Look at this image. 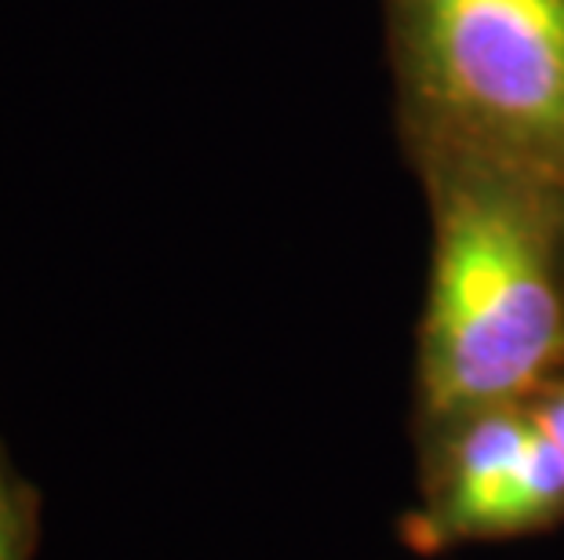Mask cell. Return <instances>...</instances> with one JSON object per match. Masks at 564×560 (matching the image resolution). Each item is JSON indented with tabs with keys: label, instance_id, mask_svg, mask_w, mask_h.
Instances as JSON below:
<instances>
[{
	"label": "cell",
	"instance_id": "3957f363",
	"mask_svg": "<svg viewBox=\"0 0 564 560\" xmlns=\"http://www.w3.org/2000/svg\"><path fill=\"white\" fill-rule=\"evenodd\" d=\"M434 88L488 131L564 146V0H412Z\"/></svg>",
	"mask_w": 564,
	"mask_h": 560
},
{
	"label": "cell",
	"instance_id": "277c9868",
	"mask_svg": "<svg viewBox=\"0 0 564 560\" xmlns=\"http://www.w3.org/2000/svg\"><path fill=\"white\" fill-rule=\"evenodd\" d=\"M528 411H532L539 430L554 440V448L564 455V378H550V383L528 400Z\"/></svg>",
	"mask_w": 564,
	"mask_h": 560
},
{
	"label": "cell",
	"instance_id": "6da1fadb",
	"mask_svg": "<svg viewBox=\"0 0 564 560\" xmlns=\"http://www.w3.org/2000/svg\"><path fill=\"white\" fill-rule=\"evenodd\" d=\"M564 364V270L546 222L496 183L441 211L419 345L430 433L477 411L528 404Z\"/></svg>",
	"mask_w": 564,
	"mask_h": 560
},
{
	"label": "cell",
	"instance_id": "5b68a950",
	"mask_svg": "<svg viewBox=\"0 0 564 560\" xmlns=\"http://www.w3.org/2000/svg\"><path fill=\"white\" fill-rule=\"evenodd\" d=\"M15 517L8 509V498L0 495V560H15Z\"/></svg>",
	"mask_w": 564,
	"mask_h": 560
},
{
	"label": "cell",
	"instance_id": "7a4b0ae2",
	"mask_svg": "<svg viewBox=\"0 0 564 560\" xmlns=\"http://www.w3.org/2000/svg\"><path fill=\"white\" fill-rule=\"evenodd\" d=\"M557 524H564V455L528 404H507L430 433L401 539L419 557H441Z\"/></svg>",
	"mask_w": 564,
	"mask_h": 560
}]
</instances>
